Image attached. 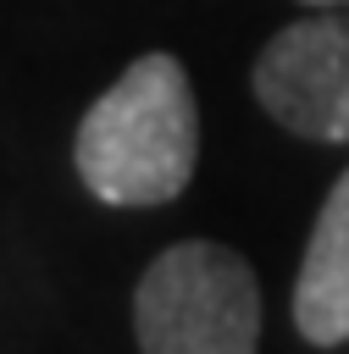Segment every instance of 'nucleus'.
<instances>
[{"instance_id":"f257e3e1","label":"nucleus","mask_w":349,"mask_h":354,"mask_svg":"<svg viewBox=\"0 0 349 354\" xmlns=\"http://www.w3.org/2000/svg\"><path fill=\"white\" fill-rule=\"evenodd\" d=\"M72 166L105 205L144 210L188 188L199 166V105L177 55H138L78 122Z\"/></svg>"},{"instance_id":"7ed1b4c3","label":"nucleus","mask_w":349,"mask_h":354,"mask_svg":"<svg viewBox=\"0 0 349 354\" xmlns=\"http://www.w3.org/2000/svg\"><path fill=\"white\" fill-rule=\"evenodd\" d=\"M260 111L316 144H349V6L277 28L255 61Z\"/></svg>"},{"instance_id":"f03ea898","label":"nucleus","mask_w":349,"mask_h":354,"mask_svg":"<svg viewBox=\"0 0 349 354\" xmlns=\"http://www.w3.org/2000/svg\"><path fill=\"white\" fill-rule=\"evenodd\" d=\"M138 354H260L255 266L211 238L161 249L133 288Z\"/></svg>"},{"instance_id":"20e7f679","label":"nucleus","mask_w":349,"mask_h":354,"mask_svg":"<svg viewBox=\"0 0 349 354\" xmlns=\"http://www.w3.org/2000/svg\"><path fill=\"white\" fill-rule=\"evenodd\" d=\"M294 326L310 348L349 343V171L316 210L305 260L294 277Z\"/></svg>"},{"instance_id":"39448f33","label":"nucleus","mask_w":349,"mask_h":354,"mask_svg":"<svg viewBox=\"0 0 349 354\" xmlns=\"http://www.w3.org/2000/svg\"><path fill=\"white\" fill-rule=\"evenodd\" d=\"M305 6H316V11H327V6H349V0H305Z\"/></svg>"}]
</instances>
